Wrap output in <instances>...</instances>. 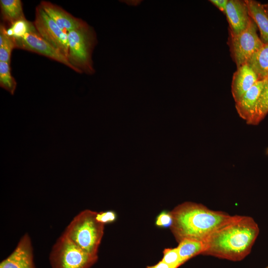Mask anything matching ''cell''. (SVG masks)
I'll list each match as a JSON object with an SVG mask.
<instances>
[{"label":"cell","instance_id":"1","mask_svg":"<svg viewBox=\"0 0 268 268\" xmlns=\"http://www.w3.org/2000/svg\"><path fill=\"white\" fill-rule=\"evenodd\" d=\"M259 233V226L253 218L231 215L203 241L202 254L240 261L250 253Z\"/></svg>","mask_w":268,"mask_h":268},{"label":"cell","instance_id":"2","mask_svg":"<svg viewBox=\"0 0 268 268\" xmlns=\"http://www.w3.org/2000/svg\"><path fill=\"white\" fill-rule=\"evenodd\" d=\"M169 213L172 217L170 228L178 243L186 239L203 242L231 216L191 201L179 204Z\"/></svg>","mask_w":268,"mask_h":268},{"label":"cell","instance_id":"3","mask_svg":"<svg viewBox=\"0 0 268 268\" xmlns=\"http://www.w3.org/2000/svg\"><path fill=\"white\" fill-rule=\"evenodd\" d=\"M96 215L97 212L90 209L81 211L63 233L83 251L94 256H98L104 229V224Z\"/></svg>","mask_w":268,"mask_h":268},{"label":"cell","instance_id":"4","mask_svg":"<svg viewBox=\"0 0 268 268\" xmlns=\"http://www.w3.org/2000/svg\"><path fill=\"white\" fill-rule=\"evenodd\" d=\"M67 59L79 73H94L92 54L97 43L94 30L87 23L67 32Z\"/></svg>","mask_w":268,"mask_h":268},{"label":"cell","instance_id":"5","mask_svg":"<svg viewBox=\"0 0 268 268\" xmlns=\"http://www.w3.org/2000/svg\"><path fill=\"white\" fill-rule=\"evenodd\" d=\"M98 258L83 251L63 233L55 242L49 255L52 268H90Z\"/></svg>","mask_w":268,"mask_h":268},{"label":"cell","instance_id":"6","mask_svg":"<svg viewBox=\"0 0 268 268\" xmlns=\"http://www.w3.org/2000/svg\"><path fill=\"white\" fill-rule=\"evenodd\" d=\"M257 28L251 18L249 26L242 33L235 35L229 32L228 44L237 68L246 64L253 55L264 45L257 34Z\"/></svg>","mask_w":268,"mask_h":268},{"label":"cell","instance_id":"7","mask_svg":"<svg viewBox=\"0 0 268 268\" xmlns=\"http://www.w3.org/2000/svg\"><path fill=\"white\" fill-rule=\"evenodd\" d=\"M33 23L39 35L67 59V33L58 26L40 4L36 7L35 17Z\"/></svg>","mask_w":268,"mask_h":268},{"label":"cell","instance_id":"8","mask_svg":"<svg viewBox=\"0 0 268 268\" xmlns=\"http://www.w3.org/2000/svg\"><path fill=\"white\" fill-rule=\"evenodd\" d=\"M15 48L32 52L58 62L75 71L68 59L42 38L36 29L20 38H13Z\"/></svg>","mask_w":268,"mask_h":268},{"label":"cell","instance_id":"9","mask_svg":"<svg viewBox=\"0 0 268 268\" xmlns=\"http://www.w3.org/2000/svg\"><path fill=\"white\" fill-rule=\"evenodd\" d=\"M0 268H36L30 236L24 234L13 252L0 263Z\"/></svg>","mask_w":268,"mask_h":268},{"label":"cell","instance_id":"10","mask_svg":"<svg viewBox=\"0 0 268 268\" xmlns=\"http://www.w3.org/2000/svg\"><path fill=\"white\" fill-rule=\"evenodd\" d=\"M225 14L229 23V32L235 35L245 31L251 20L245 0H228Z\"/></svg>","mask_w":268,"mask_h":268},{"label":"cell","instance_id":"11","mask_svg":"<svg viewBox=\"0 0 268 268\" xmlns=\"http://www.w3.org/2000/svg\"><path fill=\"white\" fill-rule=\"evenodd\" d=\"M266 79L259 80L235 102L238 114L248 125H251L255 115L256 106Z\"/></svg>","mask_w":268,"mask_h":268},{"label":"cell","instance_id":"12","mask_svg":"<svg viewBox=\"0 0 268 268\" xmlns=\"http://www.w3.org/2000/svg\"><path fill=\"white\" fill-rule=\"evenodd\" d=\"M40 5L58 26L67 33L86 23L82 19L73 16L61 7L51 2L42 0Z\"/></svg>","mask_w":268,"mask_h":268},{"label":"cell","instance_id":"13","mask_svg":"<svg viewBox=\"0 0 268 268\" xmlns=\"http://www.w3.org/2000/svg\"><path fill=\"white\" fill-rule=\"evenodd\" d=\"M258 80L257 74L247 64L237 68L233 73L231 83V92L235 102Z\"/></svg>","mask_w":268,"mask_h":268},{"label":"cell","instance_id":"14","mask_svg":"<svg viewBox=\"0 0 268 268\" xmlns=\"http://www.w3.org/2000/svg\"><path fill=\"white\" fill-rule=\"evenodd\" d=\"M249 14L259 29L261 39L264 43H268V14L264 4L255 0H245Z\"/></svg>","mask_w":268,"mask_h":268},{"label":"cell","instance_id":"15","mask_svg":"<svg viewBox=\"0 0 268 268\" xmlns=\"http://www.w3.org/2000/svg\"><path fill=\"white\" fill-rule=\"evenodd\" d=\"M0 7L3 21L10 26L18 20L26 19L20 0H0Z\"/></svg>","mask_w":268,"mask_h":268},{"label":"cell","instance_id":"16","mask_svg":"<svg viewBox=\"0 0 268 268\" xmlns=\"http://www.w3.org/2000/svg\"><path fill=\"white\" fill-rule=\"evenodd\" d=\"M247 64L256 73L259 80L268 78V43H264Z\"/></svg>","mask_w":268,"mask_h":268},{"label":"cell","instance_id":"17","mask_svg":"<svg viewBox=\"0 0 268 268\" xmlns=\"http://www.w3.org/2000/svg\"><path fill=\"white\" fill-rule=\"evenodd\" d=\"M177 248L183 264L192 258L202 254L204 250V244L202 241L186 239L179 242Z\"/></svg>","mask_w":268,"mask_h":268},{"label":"cell","instance_id":"18","mask_svg":"<svg viewBox=\"0 0 268 268\" xmlns=\"http://www.w3.org/2000/svg\"><path fill=\"white\" fill-rule=\"evenodd\" d=\"M6 26L3 24L0 26V61L10 62L12 51L15 49L13 39L6 33Z\"/></svg>","mask_w":268,"mask_h":268},{"label":"cell","instance_id":"19","mask_svg":"<svg viewBox=\"0 0 268 268\" xmlns=\"http://www.w3.org/2000/svg\"><path fill=\"white\" fill-rule=\"evenodd\" d=\"M268 113V78L266 82L259 97L255 116L251 125H258Z\"/></svg>","mask_w":268,"mask_h":268},{"label":"cell","instance_id":"20","mask_svg":"<svg viewBox=\"0 0 268 268\" xmlns=\"http://www.w3.org/2000/svg\"><path fill=\"white\" fill-rule=\"evenodd\" d=\"M9 63L0 61V86L13 95L17 86V82L11 75Z\"/></svg>","mask_w":268,"mask_h":268},{"label":"cell","instance_id":"21","mask_svg":"<svg viewBox=\"0 0 268 268\" xmlns=\"http://www.w3.org/2000/svg\"><path fill=\"white\" fill-rule=\"evenodd\" d=\"M35 29L33 22L26 19L20 20L14 23L9 28L6 29V33L7 35L12 38H20Z\"/></svg>","mask_w":268,"mask_h":268},{"label":"cell","instance_id":"22","mask_svg":"<svg viewBox=\"0 0 268 268\" xmlns=\"http://www.w3.org/2000/svg\"><path fill=\"white\" fill-rule=\"evenodd\" d=\"M161 261L173 268H178L183 264L177 247L164 249Z\"/></svg>","mask_w":268,"mask_h":268},{"label":"cell","instance_id":"23","mask_svg":"<svg viewBox=\"0 0 268 268\" xmlns=\"http://www.w3.org/2000/svg\"><path fill=\"white\" fill-rule=\"evenodd\" d=\"M97 219L103 224L112 222L116 219L115 213L112 211L97 212Z\"/></svg>","mask_w":268,"mask_h":268},{"label":"cell","instance_id":"24","mask_svg":"<svg viewBox=\"0 0 268 268\" xmlns=\"http://www.w3.org/2000/svg\"><path fill=\"white\" fill-rule=\"evenodd\" d=\"M172 223V217L170 213L163 212L157 217L156 224L158 226H170Z\"/></svg>","mask_w":268,"mask_h":268},{"label":"cell","instance_id":"25","mask_svg":"<svg viewBox=\"0 0 268 268\" xmlns=\"http://www.w3.org/2000/svg\"><path fill=\"white\" fill-rule=\"evenodd\" d=\"M228 0H210L209 1L217 7L220 11L225 13Z\"/></svg>","mask_w":268,"mask_h":268},{"label":"cell","instance_id":"26","mask_svg":"<svg viewBox=\"0 0 268 268\" xmlns=\"http://www.w3.org/2000/svg\"><path fill=\"white\" fill-rule=\"evenodd\" d=\"M146 268H173L165 263L160 261L157 264L151 266H147Z\"/></svg>","mask_w":268,"mask_h":268},{"label":"cell","instance_id":"27","mask_svg":"<svg viewBox=\"0 0 268 268\" xmlns=\"http://www.w3.org/2000/svg\"><path fill=\"white\" fill-rule=\"evenodd\" d=\"M264 7L265 8V10H266L267 13L268 14V3H266V4H264Z\"/></svg>","mask_w":268,"mask_h":268},{"label":"cell","instance_id":"28","mask_svg":"<svg viewBox=\"0 0 268 268\" xmlns=\"http://www.w3.org/2000/svg\"><path fill=\"white\" fill-rule=\"evenodd\" d=\"M267 268H268V267Z\"/></svg>","mask_w":268,"mask_h":268}]
</instances>
